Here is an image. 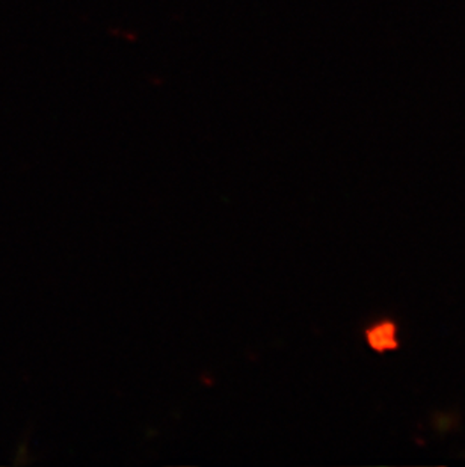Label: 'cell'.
Masks as SVG:
<instances>
[{"mask_svg": "<svg viewBox=\"0 0 465 467\" xmlns=\"http://www.w3.org/2000/svg\"><path fill=\"white\" fill-rule=\"evenodd\" d=\"M367 340H369L370 347L377 353L398 348L395 324L393 322H382L379 326L373 327L367 331Z\"/></svg>", "mask_w": 465, "mask_h": 467, "instance_id": "cell-1", "label": "cell"}]
</instances>
